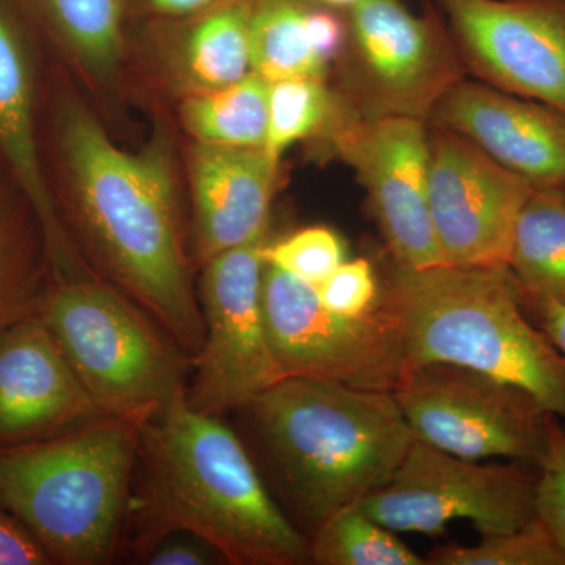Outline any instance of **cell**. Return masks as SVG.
<instances>
[{"instance_id": "6da1fadb", "label": "cell", "mask_w": 565, "mask_h": 565, "mask_svg": "<svg viewBox=\"0 0 565 565\" xmlns=\"http://www.w3.org/2000/svg\"><path fill=\"white\" fill-rule=\"evenodd\" d=\"M57 129L71 222L85 250L193 359L203 343V318L166 140L139 152L121 150L73 98L58 106Z\"/></svg>"}, {"instance_id": "7a4b0ae2", "label": "cell", "mask_w": 565, "mask_h": 565, "mask_svg": "<svg viewBox=\"0 0 565 565\" xmlns=\"http://www.w3.org/2000/svg\"><path fill=\"white\" fill-rule=\"evenodd\" d=\"M189 534L233 565L311 563L310 541L277 503L222 416L174 397L140 427L122 553Z\"/></svg>"}, {"instance_id": "3957f363", "label": "cell", "mask_w": 565, "mask_h": 565, "mask_svg": "<svg viewBox=\"0 0 565 565\" xmlns=\"http://www.w3.org/2000/svg\"><path fill=\"white\" fill-rule=\"evenodd\" d=\"M264 482L307 539L384 487L415 437L392 392L285 377L234 412Z\"/></svg>"}, {"instance_id": "277c9868", "label": "cell", "mask_w": 565, "mask_h": 565, "mask_svg": "<svg viewBox=\"0 0 565 565\" xmlns=\"http://www.w3.org/2000/svg\"><path fill=\"white\" fill-rule=\"evenodd\" d=\"M382 300L403 330L408 371H476L525 390L565 419V356L531 319L511 267H397Z\"/></svg>"}, {"instance_id": "5b68a950", "label": "cell", "mask_w": 565, "mask_h": 565, "mask_svg": "<svg viewBox=\"0 0 565 565\" xmlns=\"http://www.w3.org/2000/svg\"><path fill=\"white\" fill-rule=\"evenodd\" d=\"M141 424L107 416L0 446V508L35 535L52 565H104L121 555Z\"/></svg>"}, {"instance_id": "8992f818", "label": "cell", "mask_w": 565, "mask_h": 565, "mask_svg": "<svg viewBox=\"0 0 565 565\" xmlns=\"http://www.w3.org/2000/svg\"><path fill=\"white\" fill-rule=\"evenodd\" d=\"M39 316L107 416L145 423L188 392L191 356L81 259L51 274Z\"/></svg>"}, {"instance_id": "52a82bcc", "label": "cell", "mask_w": 565, "mask_h": 565, "mask_svg": "<svg viewBox=\"0 0 565 565\" xmlns=\"http://www.w3.org/2000/svg\"><path fill=\"white\" fill-rule=\"evenodd\" d=\"M264 327L280 377L394 392L407 374L403 330L381 299L373 313H334L310 282L264 263Z\"/></svg>"}, {"instance_id": "ba28073f", "label": "cell", "mask_w": 565, "mask_h": 565, "mask_svg": "<svg viewBox=\"0 0 565 565\" xmlns=\"http://www.w3.org/2000/svg\"><path fill=\"white\" fill-rule=\"evenodd\" d=\"M537 473V465H481L415 438L392 479L359 508L394 533L437 535L467 520L492 537L534 519Z\"/></svg>"}, {"instance_id": "9c48e42d", "label": "cell", "mask_w": 565, "mask_h": 565, "mask_svg": "<svg viewBox=\"0 0 565 565\" xmlns=\"http://www.w3.org/2000/svg\"><path fill=\"white\" fill-rule=\"evenodd\" d=\"M393 396L416 440L476 462L537 465L555 416L525 390L452 364L408 371Z\"/></svg>"}, {"instance_id": "30bf717a", "label": "cell", "mask_w": 565, "mask_h": 565, "mask_svg": "<svg viewBox=\"0 0 565 565\" xmlns=\"http://www.w3.org/2000/svg\"><path fill=\"white\" fill-rule=\"evenodd\" d=\"M266 237L218 253L203 264V343L192 359L188 403L225 416L280 381L264 327L262 285Z\"/></svg>"}, {"instance_id": "8fae6325", "label": "cell", "mask_w": 565, "mask_h": 565, "mask_svg": "<svg viewBox=\"0 0 565 565\" xmlns=\"http://www.w3.org/2000/svg\"><path fill=\"white\" fill-rule=\"evenodd\" d=\"M534 189L459 134H435L427 199L444 263L509 266L516 217Z\"/></svg>"}, {"instance_id": "7c38bea8", "label": "cell", "mask_w": 565, "mask_h": 565, "mask_svg": "<svg viewBox=\"0 0 565 565\" xmlns=\"http://www.w3.org/2000/svg\"><path fill=\"white\" fill-rule=\"evenodd\" d=\"M498 87L565 114V0H437Z\"/></svg>"}, {"instance_id": "4fadbf2b", "label": "cell", "mask_w": 565, "mask_h": 565, "mask_svg": "<svg viewBox=\"0 0 565 565\" xmlns=\"http://www.w3.org/2000/svg\"><path fill=\"white\" fill-rule=\"evenodd\" d=\"M334 141L362 177L397 267L427 269L445 264L427 199L429 140L423 122L411 115L386 117L348 126Z\"/></svg>"}, {"instance_id": "5bb4252c", "label": "cell", "mask_w": 565, "mask_h": 565, "mask_svg": "<svg viewBox=\"0 0 565 565\" xmlns=\"http://www.w3.org/2000/svg\"><path fill=\"white\" fill-rule=\"evenodd\" d=\"M104 418L39 315L0 332V446L46 440Z\"/></svg>"}, {"instance_id": "9a60e30c", "label": "cell", "mask_w": 565, "mask_h": 565, "mask_svg": "<svg viewBox=\"0 0 565 565\" xmlns=\"http://www.w3.org/2000/svg\"><path fill=\"white\" fill-rule=\"evenodd\" d=\"M435 120L535 188L565 185V114L555 107L460 84L441 95Z\"/></svg>"}, {"instance_id": "2e32d148", "label": "cell", "mask_w": 565, "mask_h": 565, "mask_svg": "<svg viewBox=\"0 0 565 565\" xmlns=\"http://www.w3.org/2000/svg\"><path fill=\"white\" fill-rule=\"evenodd\" d=\"M277 167L264 148L196 143L191 156L192 234L200 263L266 237Z\"/></svg>"}, {"instance_id": "e0dca14e", "label": "cell", "mask_w": 565, "mask_h": 565, "mask_svg": "<svg viewBox=\"0 0 565 565\" xmlns=\"http://www.w3.org/2000/svg\"><path fill=\"white\" fill-rule=\"evenodd\" d=\"M0 154L39 218L51 266L77 250L66 232L41 163L31 55L17 18L0 0Z\"/></svg>"}, {"instance_id": "ac0fdd59", "label": "cell", "mask_w": 565, "mask_h": 565, "mask_svg": "<svg viewBox=\"0 0 565 565\" xmlns=\"http://www.w3.org/2000/svg\"><path fill=\"white\" fill-rule=\"evenodd\" d=\"M348 14L353 40L377 84L396 99L422 95L437 68L430 22L401 0H359Z\"/></svg>"}, {"instance_id": "d6986e66", "label": "cell", "mask_w": 565, "mask_h": 565, "mask_svg": "<svg viewBox=\"0 0 565 565\" xmlns=\"http://www.w3.org/2000/svg\"><path fill=\"white\" fill-rule=\"evenodd\" d=\"M509 267L526 299L565 303V185L535 188L512 236Z\"/></svg>"}, {"instance_id": "ffe728a7", "label": "cell", "mask_w": 565, "mask_h": 565, "mask_svg": "<svg viewBox=\"0 0 565 565\" xmlns=\"http://www.w3.org/2000/svg\"><path fill=\"white\" fill-rule=\"evenodd\" d=\"M51 266L39 218L0 192V332L40 313Z\"/></svg>"}, {"instance_id": "44dd1931", "label": "cell", "mask_w": 565, "mask_h": 565, "mask_svg": "<svg viewBox=\"0 0 565 565\" xmlns=\"http://www.w3.org/2000/svg\"><path fill=\"white\" fill-rule=\"evenodd\" d=\"M310 0H253L252 71L274 84L288 79H321L326 62L307 33Z\"/></svg>"}, {"instance_id": "7402d4cb", "label": "cell", "mask_w": 565, "mask_h": 565, "mask_svg": "<svg viewBox=\"0 0 565 565\" xmlns=\"http://www.w3.org/2000/svg\"><path fill=\"white\" fill-rule=\"evenodd\" d=\"M253 0H221L203 11L185 43L189 79L200 90H214L252 73Z\"/></svg>"}, {"instance_id": "603a6c76", "label": "cell", "mask_w": 565, "mask_h": 565, "mask_svg": "<svg viewBox=\"0 0 565 565\" xmlns=\"http://www.w3.org/2000/svg\"><path fill=\"white\" fill-rule=\"evenodd\" d=\"M269 82L258 74L226 87L200 92L182 104V121L202 143L264 148L267 139Z\"/></svg>"}, {"instance_id": "cb8c5ba5", "label": "cell", "mask_w": 565, "mask_h": 565, "mask_svg": "<svg viewBox=\"0 0 565 565\" xmlns=\"http://www.w3.org/2000/svg\"><path fill=\"white\" fill-rule=\"evenodd\" d=\"M77 58L99 77L117 70L122 47L120 0H22Z\"/></svg>"}, {"instance_id": "d4e9b609", "label": "cell", "mask_w": 565, "mask_h": 565, "mask_svg": "<svg viewBox=\"0 0 565 565\" xmlns=\"http://www.w3.org/2000/svg\"><path fill=\"white\" fill-rule=\"evenodd\" d=\"M308 541L311 563L318 565L427 564L359 504L334 512Z\"/></svg>"}, {"instance_id": "484cf974", "label": "cell", "mask_w": 565, "mask_h": 565, "mask_svg": "<svg viewBox=\"0 0 565 565\" xmlns=\"http://www.w3.org/2000/svg\"><path fill=\"white\" fill-rule=\"evenodd\" d=\"M330 111V96L321 79H288L269 84L267 139L264 150L280 161L296 141L322 128Z\"/></svg>"}, {"instance_id": "4316f807", "label": "cell", "mask_w": 565, "mask_h": 565, "mask_svg": "<svg viewBox=\"0 0 565 565\" xmlns=\"http://www.w3.org/2000/svg\"><path fill=\"white\" fill-rule=\"evenodd\" d=\"M426 561L427 565H565V555L534 516L512 533L482 537L478 545L437 546Z\"/></svg>"}, {"instance_id": "83f0119b", "label": "cell", "mask_w": 565, "mask_h": 565, "mask_svg": "<svg viewBox=\"0 0 565 565\" xmlns=\"http://www.w3.org/2000/svg\"><path fill=\"white\" fill-rule=\"evenodd\" d=\"M264 263L319 286L345 262L341 237L327 226H310L274 244H264Z\"/></svg>"}, {"instance_id": "f1b7e54d", "label": "cell", "mask_w": 565, "mask_h": 565, "mask_svg": "<svg viewBox=\"0 0 565 565\" xmlns=\"http://www.w3.org/2000/svg\"><path fill=\"white\" fill-rule=\"evenodd\" d=\"M535 484V516L565 555V427L553 416L544 456L537 463Z\"/></svg>"}, {"instance_id": "f546056e", "label": "cell", "mask_w": 565, "mask_h": 565, "mask_svg": "<svg viewBox=\"0 0 565 565\" xmlns=\"http://www.w3.org/2000/svg\"><path fill=\"white\" fill-rule=\"evenodd\" d=\"M316 289L329 310L351 318L373 313L382 299L373 266L363 258L344 262Z\"/></svg>"}, {"instance_id": "4dcf8cb0", "label": "cell", "mask_w": 565, "mask_h": 565, "mask_svg": "<svg viewBox=\"0 0 565 565\" xmlns=\"http://www.w3.org/2000/svg\"><path fill=\"white\" fill-rule=\"evenodd\" d=\"M0 565H52L35 535L3 508H0Z\"/></svg>"}, {"instance_id": "1f68e13d", "label": "cell", "mask_w": 565, "mask_h": 565, "mask_svg": "<svg viewBox=\"0 0 565 565\" xmlns=\"http://www.w3.org/2000/svg\"><path fill=\"white\" fill-rule=\"evenodd\" d=\"M307 33L316 54L323 62L330 61L343 47L345 25L337 10L311 2L307 11Z\"/></svg>"}, {"instance_id": "d6a6232c", "label": "cell", "mask_w": 565, "mask_h": 565, "mask_svg": "<svg viewBox=\"0 0 565 565\" xmlns=\"http://www.w3.org/2000/svg\"><path fill=\"white\" fill-rule=\"evenodd\" d=\"M141 559L151 565H204L214 563L202 546L188 544V542H170L163 539L161 544L150 550Z\"/></svg>"}, {"instance_id": "836d02e7", "label": "cell", "mask_w": 565, "mask_h": 565, "mask_svg": "<svg viewBox=\"0 0 565 565\" xmlns=\"http://www.w3.org/2000/svg\"><path fill=\"white\" fill-rule=\"evenodd\" d=\"M526 310L565 356V303L526 299Z\"/></svg>"}, {"instance_id": "e575fe53", "label": "cell", "mask_w": 565, "mask_h": 565, "mask_svg": "<svg viewBox=\"0 0 565 565\" xmlns=\"http://www.w3.org/2000/svg\"><path fill=\"white\" fill-rule=\"evenodd\" d=\"M152 9L169 17H189V14H202L203 11L217 6L221 0H147Z\"/></svg>"}, {"instance_id": "d590c367", "label": "cell", "mask_w": 565, "mask_h": 565, "mask_svg": "<svg viewBox=\"0 0 565 565\" xmlns=\"http://www.w3.org/2000/svg\"><path fill=\"white\" fill-rule=\"evenodd\" d=\"M311 2L327 7V9L348 11L352 6H355L359 0H311Z\"/></svg>"}]
</instances>
